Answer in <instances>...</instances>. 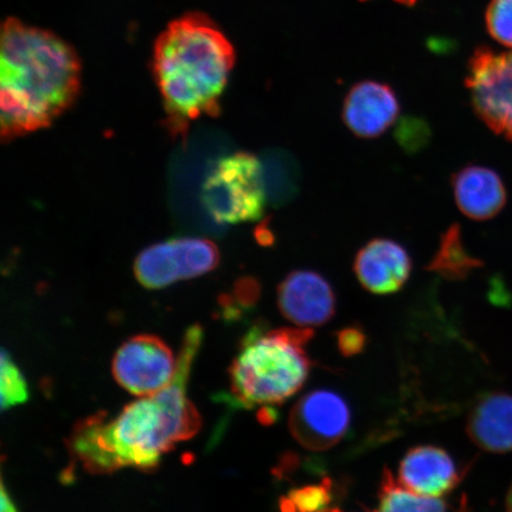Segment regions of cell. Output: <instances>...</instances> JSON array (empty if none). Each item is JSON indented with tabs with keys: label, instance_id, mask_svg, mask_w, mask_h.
Wrapping results in <instances>:
<instances>
[{
	"label": "cell",
	"instance_id": "cell-1",
	"mask_svg": "<svg viewBox=\"0 0 512 512\" xmlns=\"http://www.w3.org/2000/svg\"><path fill=\"white\" fill-rule=\"evenodd\" d=\"M201 342V329L192 326L168 387L130 403L114 418L99 414L76 425L68 447L83 469L95 475L126 467L152 470L164 454L194 437L201 418L188 398V383Z\"/></svg>",
	"mask_w": 512,
	"mask_h": 512
},
{
	"label": "cell",
	"instance_id": "cell-2",
	"mask_svg": "<svg viewBox=\"0 0 512 512\" xmlns=\"http://www.w3.org/2000/svg\"><path fill=\"white\" fill-rule=\"evenodd\" d=\"M80 80L78 56L66 42L46 30L8 19L0 47L4 142L53 124L73 105Z\"/></svg>",
	"mask_w": 512,
	"mask_h": 512
},
{
	"label": "cell",
	"instance_id": "cell-3",
	"mask_svg": "<svg viewBox=\"0 0 512 512\" xmlns=\"http://www.w3.org/2000/svg\"><path fill=\"white\" fill-rule=\"evenodd\" d=\"M234 63L232 44L207 17L184 16L163 31L153 54V75L170 133L182 137L197 119L219 113Z\"/></svg>",
	"mask_w": 512,
	"mask_h": 512
},
{
	"label": "cell",
	"instance_id": "cell-4",
	"mask_svg": "<svg viewBox=\"0 0 512 512\" xmlns=\"http://www.w3.org/2000/svg\"><path fill=\"white\" fill-rule=\"evenodd\" d=\"M312 329L265 330L255 326L242 339L229 370L230 393L236 405L268 408L281 405L304 387L311 361L306 345Z\"/></svg>",
	"mask_w": 512,
	"mask_h": 512
},
{
	"label": "cell",
	"instance_id": "cell-5",
	"mask_svg": "<svg viewBox=\"0 0 512 512\" xmlns=\"http://www.w3.org/2000/svg\"><path fill=\"white\" fill-rule=\"evenodd\" d=\"M201 200L217 223L259 220L268 200L264 164L248 152L220 158L204 179Z\"/></svg>",
	"mask_w": 512,
	"mask_h": 512
},
{
	"label": "cell",
	"instance_id": "cell-6",
	"mask_svg": "<svg viewBox=\"0 0 512 512\" xmlns=\"http://www.w3.org/2000/svg\"><path fill=\"white\" fill-rule=\"evenodd\" d=\"M215 243L200 238H177L144 249L134 262L140 285L160 290L207 274L219 265Z\"/></svg>",
	"mask_w": 512,
	"mask_h": 512
},
{
	"label": "cell",
	"instance_id": "cell-7",
	"mask_svg": "<svg viewBox=\"0 0 512 512\" xmlns=\"http://www.w3.org/2000/svg\"><path fill=\"white\" fill-rule=\"evenodd\" d=\"M466 85L478 117L491 131L512 140V50L478 49L470 61Z\"/></svg>",
	"mask_w": 512,
	"mask_h": 512
},
{
	"label": "cell",
	"instance_id": "cell-8",
	"mask_svg": "<svg viewBox=\"0 0 512 512\" xmlns=\"http://www.w3.org/2000/svg\"><path fill=\"white\" fill-rule=\"evenodd\" d=\"M178 366L172 350L162 339L138 335L118 349L113 360V376L132 395L149 396L174 381Z\"/></svg>",
	"mask_w": 512,
	"mask_h": 512
},
{
	"label": "cell",
	"instance_id": "cell-9",
	"mask_svg": "<svg viewBox=\"0 0 512 512\" xmlns=\"http://www.w3.org/2000/svg\"><path fill=\"white\" fill-rule=\"evenodd\" d=\"M350 422L347 401L332 390L318 389L294 405L288 425L293 438L307 450L325 451L345 437Z\"/></svg>",
	"mask_w": 512,
	"mask_h": 512
},
{
	"label": "cell",
	"instance_id": "cell-10",
	"mask_svg": "<svg viewBox=\"0 0 512 512\" xmlns=\"http://www.w3.org/2000/svg\"><path fill=\"white\" fill-rule=\"evenodd\" d=\"M278 307L288 322L311 329L330 322L337 298L334 287L322 274L296 270L288 273L278 287Z\"/></svg>",
	"mask_w": 512,
	"mask_h": 512
},
{
	"label": "cell",
	"instance_id": "cell-11",
	"mask_svg": "<svg viewBox=\"0 0 512 512\" xmlns=\"http://www.w3.org/2000/svg\"><path fill=\"white\" fill-rule=\"evenodd\" d=\"M400 114L398 96L384 83L363 81L350 89L342 118L356 137L374 139L386 133Z\"/></svg>",
	"mask_w": 512,
	"mask_h": 512
},
{
	"label": "cell",
	"instance_id": "cell-12",
	"mask_svg": "<svg viewBox=\"0 0 512 512\" xmlns=\"http://www.w3.org/2000/svg\"><path fill=\"white\" fill-rule=\"evenodd\" d=\"M413 261L399 242L374 239L357 252L354 272L360 284L370 293L399 292L411 277Z\"/></svg>",
	"mask_w": 512,
	"mask_h": 512
},
{
	"label": "cell",
	"instance_id": "cell-13",
	"mask_svg": "<svg viewBox=\"0 0 512 512\" xmlns=\"http://www.w3.org/2000/svg\"><path fill=\"white\" fill-rule=\"evenodd\" d=\"M464 475V470L443 448L418 446L401 460L399 482L414 494L441 497L456 489Z\"/></svg>",
	"mask_w": 512,
	"mask_h": 512
},
{
	"label": "cell",
	"instance_id": "cell-14",
	"mask_svg": "<svg viewBox=\"0 0 512 512\" xmlns=\"http://www.w3.org/2000/svg\"><path fill=\"white\" fill-rule=\"evenodd\" d=\"M454 198L460 211L471 220L486 221L505 206L507 192L497 172L470 165L452 177Z\"/></svg>",
	"mask_w": 512,
	"mask_h": 512
},
{
	"label": "cell",
	"instance_id": "cell-15",
	"mask_svg": "<svg viewBox=\"0 0 512 512\" xmlns=\"http://www.w3.org/2000/svg\"><path fill=\"white\" fill-rule=\"evenodd\" d=\"M466 431L486 452H512V395L491 392L480 396L467 416Z\"/></svg>",
	"mask_w": 512,
	"mask_h": 512
},
{
	"label": "cell",
	"instance_id": "cell-16",
	"mask_svg": "<svg viewBox=\"0 0 512 512\" xmlns=\"http://www.w3.org/2000/svg\"><path fill=\"white\" fill-rule=\"evenodd\" d=\"M264 164L268 200L283 207L293 202L302 187V169L296 157L285 150L267 152Z\"/></svg>",
	"mask_w": 512,
	"mask_h": 512
},
{
	"label": "cell",
	"instance_id": "cell-17",
	"mask_svg": "<svg viewBox=\"0 0 512 512\" xmlns=\"http://www.w3.org/2000/svg\"><path fill=\"white\" fill-rule=\"evenodd\" d=\"M376 512H470L466 498L452 509L440 497L414 494L396 482L393 473L384 470L379 491V508Z\"/></svg>",
	"mask_w": 512,
	"mask_h": 512
},
{
	"label": "cell",
	"instance_id": "cell-18",
	"mask_svg": "<svg viewBox=\"0 0 512 512\" xmlns=\"http://www.w3.org/2000/svg\"><path fill=\"white\" fill-rule=\"evenodd\" d=\"M482 262L467 253L458 224H453L441 236L437 253L427 270L447 280H463L480 267Z\"/></svg>",
	"mask_w": 512,
	"mask_h": 512
},
{
	"label": "cell",
	"instance_id": "cell-19",
	"mask_svg": "<svg viewBox=\"0 0 512 512\" xmlns=\"http://www.w3.org/2000/svg\"><path fill=\"white\" fill-rule=\"evenodd\" d=\"M341 491L330 478L317 484H305L292 489L280 499L281 512H343L339 508Z\"/></svg>",
	"mask_w": 512,
	"mask_h": 512
},
{
	"label": "cell",
	"instance_id": "cell-20",
	"mask_svg": "<svg viewBox=\"0 0 512 512\" xmlns=\"http://www.w3.org/2000/svg\"><path fill=\"white\" fill-rule=\"evenodd\" d=\"M29 398L28 383L22 371L16 366L8 351H2V370H0V399L2 408H14Z\"/></svg>",
	"mask_w": 512,
	"mask_h": 512
},
{
	"label": "cell",
	"instance_id": "cell-21",
	"mask_svg": "<svg viewBox=\"0 0 512 512\" xmlns=\"http://www.w3.org/2000/svg\"><path fill=\"white\" fill-rule=\"evenodd\" d=\"M432 136L431 128L420 118L406 117L395 128L396 142L407 153L424 150Z\"/></svg>",
	"mask_w": 512,
	"mask_h": 512
},
{
	"label": "cell",
	"instance_id": "cell-22",
	"mask_svg": "<svg viewBox=\"0 0 512 512\" xmlns=\"http://www.w3.org/2000/svg\"><path fill=\"white\" fill-rule=\"evenodd\" d=\"M486 25L497 42L512 49V0H491Z\"/></svg>",
	"mask_w": 512,
	"mask_h": 512
},
{
	"label": "cell",
	"instance_id": "cell-23",
	"mask_svg": "<svg viewBox=\"0 0 512 512\" xmlns=\"http://www.w3.org/2000/svg\"><path fill=\"white\" fill-rule=\"evenodd\" d=\"M367 336L360 326H348L337 332V345L344 356H355L363 351Z\"/></svg>",
	"mask_w": 512,
	"mask_h": 512
},
{
	"label": "cell",
	"instance_id": "cell-24",
	"mask_svg": "<svg viewBox=\"0 0 512 512\" xmlns=\"http://www.w3.org/2000/svg\"><path fill=\"white\" fill-rule=\"evenodd\" d=\"M2 512H18L14 502L11 501V497L5 490V486L2 488Z\"/></svg>",
	"mask_w": 512,
	"mask_h": 512
},
{
	"label": "cell",
	"instance_id": "cell-25",
	"mask_svg": "<svg viewBox=\"0 0 512 512\" xmlns=\"http://www.w3.org/2000/svg\"><path fill=\"white\" fill-rule=\"evenodd\" d=\"M505 508H507V512H512V484L508 492L507 501H505Z\"/></svg>",
	"mask_w": 512,
	"mask_h": 512
},
{
	"label": "cell",
	"instance_id": "cell-26",
	"mask_svg": "<svg viewBox=\"0 0 512 512\" xmlns=\"http://www.w3.org/2000/svg\"><path fill=\"white\" fill-rule=\"evenodd\" d=\"M408 2H409V0H408Z\"/></svg>",
	"mask_w": 512,
	"mask_h": 512
}]
</instances>
